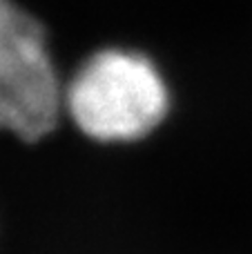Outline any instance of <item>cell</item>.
I'll return each instance as SVG.
<instances>
[{
	"label": "cell",
	"mask_w": 252,
	"mask_h": 254,
	"mask_svg": "<svg viewBox=\"0 0 252 254\" xmlns=\"http://www.w3.org/2000/svg\"><path fill=\"white\" fill-rule=\"evenodd\" d=\"M170 94L156 65L127 49H103L63 89V107L83 134L101 143L147 136L168 114Z\"/></svg>",
	"instance_id": "cell-1"
},
{
	"label": "cell",
	"mask_w": 252,
	"mask_h": 254,
	"mask_svg": "<svg viewBox=\"0 0 252 254\" xmlns=\"http://www.w3.org/2000/svg\"><path fill=\"white\" fill-rule=\"evenodd\" d=\"M63 89L36 18L0 0V129L38 140L54 129Z\"/></svg>",
	"instance_id": "cell-2"
}]
</instances>
